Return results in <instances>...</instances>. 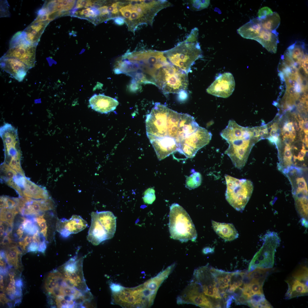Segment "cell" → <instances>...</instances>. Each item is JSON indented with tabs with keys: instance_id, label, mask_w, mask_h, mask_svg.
I'll list each match as a JSON object with an SVG mask.
<instances>
[{
	"instance_id": "obj_45",
	"label": "cell",
	"mask_w": 308,
	"mask_h": 308,
	"mask_svg": "<svg viewBox=\"0 0 308 308\" xmlns=\"http://www.w3.org/2000/svg\"><path fill=\"white\" fill-rule=\"evenodd\" d=\"M33 240V237L27 236L24 238L23 241L20 242L19 245L23 249L25 250L26 246L31 243Z\"/></svg>"
},
{
	"instance_id": "obj_41",
	"label": "cell",
	"mask_w": 308,
	"mask_h": 308,
	"mask_svg": "<svg viewBox=\"0 0 308 308\" xmlns=\"http://www.w3.org/2000/svg\"><path fill=\"white\" fill-rule=\"evenodd\" d=\"M37 223L41 229V232L45 238L46 237L47 227L46 221L42 216H40L36 218Z\"/></svg>"
},
{
	"instance_id": "obj_64",
	"label": "cell",
	"mask_w": 308,
	"mask_h": 308,
	"mask_svg": "<svg viewBox=\"0 0 308 308\" xmlns=\"http://www.w3.org/2000/svg\"><path fill=\"white\" fill-rule=\"evenodd\" d=\"M8 304L9 306L10 307H11L12 306V304L11 303H8Z\"/></svg>"
},
{
	"instance_id": "obj_38",
	"label": "cell",
	"mask_w": 308,
	"mask_h": 308,
	"mask_svg": "<svg viewBox=\"0 0 308 308\" xmlns=\"http://www.w3.org/2000/svg\"><path fill=\"white\" fill-rule=\"evenodd\" d=\"M22 224L24 230L29 234H34L38 231L36 225L30 220L25 219Z\"/></svg>"
},
{
	"instance_id": "obj_57",
	"label": "cell",
	"mask_w": 308,
	"mask_h": 308,
	"mask_svg": "<svg viewBox=\"0 0 308 308\" xmlns=\"http://www.w3.org/2000/svg\"><path fill=\"white\" fill-rule=\"evenodd\" d=\"M288 130L290 132H291L294 127L293 126V123L292 122H289L287 124Z\"/></svg>"
},
{
	"instance_id": "obj_9",
	"label": "cell",
	"mask_w": 308,
	"mask_h": 308,
	"mask_svg": "<svg viewBox=\"0 0 308 308\" xmlns=\"http://www.w3.org/2000/svg\"><path fill=\"white\" fill-rule=\"evenodd\" d=\"M262 247L254 255L250 263L248 271L256 268H273L276 249L279 244V238L277 233L270 232L264 236Z\"/></svg>"
},
{
	"instance_id": "obj_53",
	"label": "cell",
	"mask_w": 308,
	"mask_h": 308,
	"mask_svg": "<svg viewBox=\"0 0 308 308\" xmlns=\"http://www.w3.org/2000/svg\"><path fill=\"white\" fill-rule=\"evenodd\" d=\"M4 224L3 222H0V237L3 236L4 232H5Z\"/></svg>"
},
{
	"instance_id": "obj_32",
	"label": "cell",
	"mask_w": 308,
	"mask_h": 308,
	"mask_svg": "<svg viewBox=\"0 0 308 308\" xmlns=\"http://www.w3.org/2000/svg\"><path fill=\"white\" fill-rule=\"evenodd\" d=\"M17 206L11 208L1 209L0 222H6L12 227L15 216L18 213Z\"/></svg>"
},
{
	"instance_id": "obj_23",
	"label": "cell",
	"mask_w": 308,
	"mask_h": 308,
	"mask_svg": "<svg viewBox=\"0 0 308 308\" xmlns=\"http://www.w3.org/2000/svg\"><path fill=\"white\" fill-rule=\"evenodd\" d=\"M199 126L194 117L187 114H181L175 140L178 145L186 136L194 132Z\"/></svg>"
},
{
	"instance_id": "obj_54",
	"label": "cell",
	"mask_w": 308,
	"mask_h": 308,
	"mask_svg": "<svg viewBox=\"0 0 308 308\" xmlns=\"http://www.w3.org/2000/svg\"><path fill=\"white\" fill-rule=\"evenodd\" d=\"M0 301L3 303L8 302V300L6 298L5 295L4 293L0 294Z\"/></svg>"
},
{
	"instance_id": "obj_6",
	"label": "cell",
	"mask_w": 308,
	"mask_h": 308,
	"mask_svg": "<svg viewBox=\"0 0 308 308\" xmlns=\"http://www.w3.org/2000/svg\"><path fill=\"white\" fill-rule=\"evenodd\" d=\"M226 189V198L236 210L242 211L252 194L254 186L250 180L238 179L226 175L225 176Z\"/></svg>"
},
{
	"instance_id": "obj_52",
	"label": "cell",
	"mask_w": 308,
	"mask_h": 308,
	"mask_svg": "<svg viewBox=\"0 0 308 308\" xmlns=\"http://www.w3.org/2000/svg\"><path fill=\"white\" fill-rule=\"evenodd\" d=\"M23 228L22 224L21 225L17 230V234L19 239L22 237L23 232Z\"/></svg>"
},
{
	"instance_id": "obj_28",
	"label": "cell",
	"mask_w": 308,
	"mask_h": 308,
	"mask_svg": "<svg viewBox=\"0 0 308 308\" xmlns=\"http://www.w3.org/2000/svg\"><path fill=\"white\" fill-rule=\"evenodd\" d=\"M262 29L261 19L258 17L251 20L237 30L242 37L254 40Z\"/></svg>"
},
{
	"instance_id": "obj_43",
	"label": "cell",
	"mask_w": 308,
	"mask_h": 308,
	"mask_svg": "<svg viewBox=\"0 0 308 308\" xmlns=\"http://www.w3.org/2000/svg\"><path fill=\"white\" fill-rule=\"evenodd\" d=\"M248 299L247 297L242 294L241 295L235 297L234 300L237 305H247Z\"/></svg>"
},
{
	"instance_id": "obj_44",
	"label": "cell",
	"mask_w": 308,
	"mask_h": 308,
	"mask_svg": "<svg viewBox=\"0 0 308 308\" xmlns=\"http://www.w3.org/2000/svg\"><path fill=\"white\" fill-rule=\"evenodd\" d=\"M93 4L90 1L78 0L77 2L76 8H81L83 7H86L93 5Z\"/></svg>"
},
{
	"instance_id": "obj_15",
	"label": "cell",
	"mask_w": 308,
	"mask_h": 308,
	"mask_svg": "<svg viewBox=\"0 0 308 308\" xmlns=\"http://www.w3.org/2000/svg\"><path fill=\"white\" fill-rule=\"evenodd\" d=\"M177 304H190L201 308H214L212 301L204 294L199 285L192 280L177 298Z\"/></svg>"
},
{
	"instance_id": "obj_62",
	"label": "cell",
	"mask_w": 308,
	"mask_h": 308,
	"mask_svg": "<svg viewBox=\"0 0 308 308\" xmlns=\"http://www.w3.org/2000/svg\"><path fill=\"white\" fill-rule=\"evenodd\" d=\"M270 139L271 141L272 142H277V140H278L277 137V136H276L272 137H271V138H270Z\"/></svg>"
},
{
	"instance_id": "obj_59",
	"label": "cell",
	"mask_w": 308,
	"mask_h": 308,
	"mask_svg": "<svg viewBox=\"0 0 308 308\" xmlns=\"http://www.w3.org/2000/svg\"><path fill=\"white\" fill-rule=\"evenodd\" d=\"M283 133L284 135V137H289L291 138V132H290L288 130H286L284 131Z\"/></svg>"
},
{
	"instance_id": "obj_36",
	"label": "cell",
	"mask_w": 308,
	"mask_h": 308,
	"mask_svg": "<svg viewBox=\"0 0 308 308\" xmlns=\"http://www.w3.org/2000/svg\"><path fill=\"white\" fill-rule=\"evenodd\" d=\"M190 9L194 11H199L207 8L210 3V0H191L188 3Z\"/></svg>"
},
{
	"instance_id": "obj_47",
	"label": "cell",
	"mask_w": 308,
	"mask_h": 308,
	"mask_svg": "<svg viewBox=\"0 0 308 308\" xmlns=\"http://www.w3.org/2000/svg\"><path fill=\"white\" fill-rule=\"evenodd\" d=\"M39 243L34 240L30 244L28 248V252H35L38 249Z\"/></svg>"
},
{
	"instance_id": "obj_34",
	"label": "cell",
	"mask_w": 308,
	"mask_h": 308,
	"mask_svg": "<svg viewBox=\"0 0 308 308\" xmlns=\"http://www.w3.org/2000/svg\"><path fill=\"white\" fill-rule=\"evenodd\" d=\"M202 177L199 172H194L187 177L186 180L185 187L190 190L199 187L201 184Z\"/></svg>"
},
{
	"instance_id": "obj_3",
	"label": "cell",
	"mask_w": 308,
	"mask_h": 308,
	"mask_svg": "<svg viewBox=\"0 0 308 308\" xmlns=\"http://www.w3.org/2000/svg\"><path fill=\"white\" fill-rule=\"evenodd\" d=\"M169 230L170 237L182 242L189 240L195 242L197 233L194 226L188 213L177 203L170 206Z\"/></svg>"
},
{
	"instance_id": "obj_40",
	"label": "cell",
	"mask_w": 308,
	"mask_h": 308,
	"mask_svg": "<svg viewBox=\"0 0 308 308\" xmlns=\"http://www.w3.org/2000/svg\"><path fill=\"white\" fill-rule=\"evenodd\" d=\"M16 202L13 199L3 196L0 197V208H11L16 206Z\"/></svg>"
},
{
	"instance_id": "obj_8",
	"label": "cell",
	"mask_w": 308,
	"mask_h": 308,
	"mask_svg": "<svg viewBox=\"0 0 308 308\" xmlns=\"http://www.w3.org/2000/svg\"><path fill=\"white\" fill-rule=\"evenodd\" d=\"M170 109L157 102L146 116V131L149 139L168 136L169 117Z\"/></svg>"
},
{
	"instance_id": "obj_11",
	"label": "cell",
	"mask_w": 308,
	"mask_h": 308,
	"mask_svg": "<svg viewBox=\"0 0 308 308\" xmlns=\"http://www.w3.org/2000/svg\"><path fill=\"white\" fill-rule=\"evenodd\" d=\"M212 136L211 132L199 126L179 143L177 151L187 158H193L198 150L210 142Z\"/></svg>"
},
{
	"instance_id": "obj_27",
	"label": "cell",
	"mask_w": 308,
	"mask_h": 308,
	"mask_svg": "<svg viewBox=\"0 0 308 308\" xmlns=\"http://www.w3.org/2000/svg\"><path fill=\"white\" fill-rule=\"evenodd\" d=\"M247 128L239 125L233 120H230L220 135L227 142L231 141L244 137Z\"/></svg>"
},
{
	"instance_id": "obj_5",
	"label": "cell",
	"mask_w": 308,
	"mask_h": 308,
	"mask_svg": "<svg viewBox=\"0 0 308 308\" xmlns=\"http://www.w3.org/2000/svg\"><path fill=\"white\" fill-rule=\"evenodd\" d=\"M91 223L87 237L88 240L96 246L113 237L116 229V218L110 211L92 212Z\"/></svg>"
},
{
	"instance_id": "obj_56",
	"label": "cell",
	"mask_w": 308,
	"mask_h": 308,
	"mask_svg": "<svg viewBox=\"0 0 308 308\" xmlns=\"http://www.w3.org/2000/svg\"><path fill=\"white\" fill-rule=\"evenodd\" d=\"M23 284L22 280L21 279L17 280L15 282V285L17 287H21Z\"/></svg>"
},
{
	"instance_id": "obj_1",
	"label": "cell",
	"mask_w": 308,
	"mask_h": 308,
	"mask_svg": "<svg viewBox=\"0 0 308 308\" xmlns=\"http://www.w3.org/2000/svg\"><path fill=\"white\" fill-rule=\"evenodd\" d=\"M169 63L164 51H127L117 61L114 71L117 74L130 76L133 84H151L156 86L160 70Z\"/></svg>"
},
{
	"instance_id": "obj_19",
	"label": "cell",
	"mask_w": 308,
	"mask_h": 308,
	"mask_svg": "<svg viewBox=\"0 0 308 308\" xmlns=\"http://www.w3.org/2000/svg\"><path fill=\"white\" fill-rule=\"evenodd\" d=\"M1 68L19 82L24 79L30 69L18 59L13 57H3L0 59Z\"/></svg>"
},
{
	"instance_id": "obj_48",
	"label": "cell",
	"mask_w": 308,
	"mask_h": 308,
	"mask_svg": "<svg viewBox=\"0 0 308 308\" xmlns=\"http://www.w3.org/2000/svg\"><path fill=\"white\" fill-rule=\"evenodd\" d=\"M46 247V244L44 241L39 244L38 250L40 252L44 253Z\"/></svg>"
},
{
	"instance_id": "obj_46",
	"label": "cell",
	"mask_w": 308,
	"mask_h": 308,
	"mask_svg": "<svg viewBox=\"0 0 308 308\" xmlns=\"http://www.w3.org/2000/svg\"><path fill=\"white\" fill-rule=\"evenodd\" d=\"M108 6L107 5H104L98 8L100 16L105 17V16L107 17V16L111 15L108 11Z\"/></svg>"
},
{
	"instance_id": "obj_33",
	"label": "cell",
	"mask_w": 308,
	"mask_h": 308,
	"mask_svg": "<svg viewBox=\"0 0 308 308\" xmlns=\"http://www.w3.org/2000/svg\"><path fill=\"white\" fill-rule=\"evenodd\" d=\"M21 252L16 246L9 247L5 253L6 260L11 266L17 267L18 264L19 256Z\"/></svg>"
},
{
	"instance_id": "obj_25",
	"label": "cell",
	"mask_w": 308,
	"mask_h": 308,
	"mask_svg": "<svg viewBox=\"0 0 308 308\" xmlns=\"http://www.w3.org/2000/svg\"><path fill=\"white\" fill-rule=\"evenodd\" d=\"M278 34L277 31L270 32L262 29L254 40L259 43L268 51L275 53L279 42Z\"/></svg>"
},
{
	"instance_id": "obj_17",
	"label": "cell",
	"mask_w": 308,
	"mask_h": 308,
	"mask_svg": "<svg viewBox=\"0 0 308 308\" xmlns=\"http://www.w3.org/2000/svg\"><path fill=\"white\" fill-rule=\"evenodd\" d=\"M87 222L80 216L73 215L69 219L63 218L58 220L56 230L64 237H67L71 234L77 233L87 227Z\"/></svg>"
},
{
	"instance_id": "obj_16",
	"label": "cell",
	"mask_w": 308,
	"mask_h": 308,
	"mask_svg": "<svg viewBox=\"0 0 308 308\" xmlns=\"http://www.w3.org/2000/svg\"><path fill=\"white\" fill-rule=\"evenodd\" d=\"M235 82L232 74L226 72L219 74L206 89L211 95L223 98H227L232 93L235 88Z\"/></svg>"
},
{
	"instance_id": "obj_20",
	"label": "cell",
	"mask_w": 308,
	"mask_h": 308,
	"mask_svg": "<svg viewBox=\"0 0 308 308\" xmlns=\"http://www.w3.org/2000/svg\"><path fill=\"white\" fill-rule=\"evenodd\" d=\"M159 160L164 159L177 151L178 145L175 139L165 136L149 140Z\"/></svg>"
},
{
	"instance_id": "obj_29",
	"label": "cell",
	"mask_w": 308,
	"mask_h": 308,
	"mask_svg": "<svg viewBox=\"0 0 308 308\" xmlns=\"http://www.w3.org/2000/svg\"><path fill=\"white\" fill-rule=\"evenodd\" d=\"M260 19L262 29L270 32L276 31L281 21L279 15L275 12Z\"/></svg>"
},
{
	"instance_id": "obj_60",
	"label": "cell",
	"mask_w": 308,
	"mask_h": 308,
	"mask_svg": "<svg viewBox=\"0 0 308 308\" xmlns=\"http://www.w3.org/2000/svg\"><path fill=\"white\" fill-rule=\"evenodd\" d=\"M3 288V276L0 275V288L1 290H2Z\"/></svg>"
},
{
	"instance_id": "obj_14",
	"label": "cell",
	"mask_w": 308,
	"mask_h": 308,
	"mask_svg": "<svg viewBox=\"0 0 308 308\" xmlns=\"http://www.w3.org/2000/svg\"><path fill=\"white\" fill-rule=\"evenodd\" d=\"M253 138L243 137L227 142L228 147L224 153L230 157L237 169H241L245 166L253 145L251 141Z\"/></svg>"
},
{
	"instance_id": "obj_4",
	"label": "cell",
	"mask_w": 308,
	"mask_h": 308,
	"mask_svg": "<svg viewBox=\"0 0 308 308\" xmlns=\"http://www.w3.org/2000/svg\"><path fill=\"white\" fill-rule=\"evenodd\" d=\"M118 8L119 17L122 16L128 30L133 33L142 24H152L154 19L152 11L142 1H119Z\"/></svg>"
},
{
	"instance_id": "obj_39",
	"label": "cell",
	"mask_w": 308,
	"mask_h": 308,
	"mask_svg": "<svg viewBox=\"0 0 308 308\" xmlns=\"http://www.w3.org/2000/svg\"><path fill=\"white\" fill-rule=\"evenodd\" d=\"M155 190L152 188H149L144 192L143 197L145 203L151 204L155 200L156 197Z\"/></svg>"
},
{
	"instance_id": "obj_10",
	"label": "cell",
	"mask_w": 308,
	"mask_h": 308,
	"mask_svg": "<svg viewBox=\"0 0 308 308\" xmlns=\"http://www.w3.org/2000/svg\"><path fill=\"white\" fill-rule=\"evenodd\" d=\"M36 47L26 41L17 32L11 40L9 49L2 57L17 58L30 69L35 65Z\"/></svg>"
},
{
	"instance_id": "obj_18",
	"label": "cell",
	"mask_w": 308,
	"mask_h": 308,
	"mask_svg": "<svg viewBox=\"0 0 308 308\" xmlns=\"http://www.w3.org/2000/svg\"><path fill=\"white\" fill-rule=\"evenodd\" d=\"M305 170L294 169L285 175L291 183L294 199L308 198L307 180L303 174Z\"/></svg>"
},
{
	"instance_id": "obj_42",
	"label": "cell",
	"mask_w": 308,
	"mask_h": 308,
	"mask_svg": "<svg viewBox=\"0 0 308 308\" xmlns=\"http://www.w3.org/2000/svg\"><path fill=\"white\" fill-rule=\"evenodd\" d=\"M273 13L270 8L267 7H264L259 10L258 13V17L262 19L272 14Z\"/></svg>"
},
{
	"instance_id": "obj_51",
	"label": "cell",
	"mask_w": 308,
	"mask_h": 308,
	"mask_svg": "<svg viewBox=\"0 0 308 308\" xmlns=\"http://www.w3.org/2000/svg\"><path fill=\"white\" fill-rule=\"evenodd\" d=\"M90 10L91 8H88L78 12L80 15H84L86 17H89V13Z\"/></svg>"
},
{
	"instance_id": "obj_7",
	"label": "cell",
	"mask_w": 308,
	"mask_h": 308,
	"mask_svg": "<svg viewBox=\"0 0 308 308\" xmlns=\"http://www.w3.org/2000/svg\"><path fill=\"white\" fill-rule=\"evenodd\" d=\"M188 85V74L170 63L161 69L156 86L165 95L185 91Z\"/></svg>"
},
{
	"instance_id": "obj_24",
	"label": "cell",
	"mask_w": 308,
	"mask_h": 308,
	"mask_svg": "<svg viewBox=\"0 0 308 308\" xmlns=\"http://www.w3.org/2000/svg\"><path fill=\"white\" fill-rule=\"evenodd\" d=\"M21 187L23 189L22 190L23 196L36 199L50 198L46 190L35 184L25 176L22 179Z\"/></svg>"
},
{
	"instance_id": "obj_49",
	"label": "cell",
	"mask_w": 308,
	"mask_h": 308,
	"mask_svg": "<svg viewBox=\"0 0 308 308\" xmlns=\"http://www.w3.org/2000/svg\"><path fill=\"white\" fill-rule=\"evenodd\" d=\"M114 21L116 24L119 25H122L125 23L123 19L120 17L114 19Z\"/></svg>"
},
{
	"instance_id": "obj_50",
	"label": "cell",
	"mask_w": 308,
	"mask_h": 308,
	"mask_svg": "<svg viewBox=\"0 0 308 308\" xmlns=\"http://www.w3.org/2000/svg\"><path fill=\"white\" fill-rule=\"evenodd\" d=\"M214 251V248L207 247L204 248L202 250V252L204 254L209 253H212Z\"/></svg>"
},
{
	"instance_id": "obj_37",
	"label": "cell",
	"mask_w": 308,
	"mask_h": 308,
	"mask_svg": "<svg viewBox=\"0 0 308 308\" xmlns=\"http://www.w3.org/2000/svg\"><path fill=\"white\" fill-rule=\"evenodd\" d=\"M20 156H14L11 157L9 165L17 173L22 176H24V174L21 167L20 163Z\"/></svg>"
},
{
	"instance_id": "obj_13",
	"label": "cell",
	"mask_w": 308,
	"mask_h": 308,
	"mask_svg": "<svg viewBox=\"0 0 308 308\" xmlns=\"http://www.w3.org/2000/svg\"><path fill=\"white\" fill-rule=\"evenodd\" d=\"M308 269L307 265H301L286 280L288 288L285 295L286 299L308 295Z\"/></svg>"
},
{
	"instance_id": "obj_22",
	"label": "cell",
	"mask_w": 308,
	"mask_h": 308,
	"mask_svg": "<svg viewBox=\"0 0 308 308\" xmlns=\"http://www.w3.org/2000/svg\"><path fill=\"white\" fill-rule=\"evenodd\" d=\"M48 21H40L35 19L24 31H20L21 36L32 45L37 46Z\"/></svg>"
},
{
	"instance_id": "obj_12",
	"label": "cell",
	"mask_w": 308,
	"mask_h": 308,
	"mask_svg": "<svg viewBox=\"0 0 308 308\" xmlns=\"http://www.w3.org/2000/svg\"><path fill=\"white\" fill-rule=\"evenodd\" d=\"M83 258L77 254L64 265L63 275L71 285L84 293L90 292L87 286L82 271Z\"/></svg>"
},
{
	"instance_id": "obj_61",
	"label": "cell",
	"mask_w": 308,
	"mask_h": 308,
	"mask_svg": "<svg viewBox=\"0 0 308 308\" xmlns=\"http://www.w3.org/2000/svg\"><path fill=\"white\" fill-rule=\"evenodd\" d=\"M259 134L260 136H261L263 135L264 134H265V132L264 130H261L260 129H258V128H257Z\"/></svg>"
},
{
	"instance_id": "obj_26",
	"label": "cell",
	"mask_w": 308,
	"mask_h": 308,
	"mask_svg": "<svg viewBox=\"0 0 308 308\" xmlns=\"http://www.w3.org/2000/svg\"><path fill=\"white\" fill-rule=\"evenodd\" d=\"M212 224L216 233L225 240L232 241L238 238V232L232 224L220 223L213 220Z\"/></svg>"
},
{
	"instance_id": "obj_21",
	"label": "cell",
	"mask_w": 308,
	"mask_h": 308,
	"mask_svg": "<svg viewBox=\"0 0 308 308\" xmlns=\"http://www.w3.org/2000/svg\"><path fill=\"white\" fill-rule=\"evenodd\" d=\"M89 102L92 109L105 114L114 110L119 104L116 99L103 94H94L90 98Z\"/></svg>"
},
{
	"instance_id": "obj_35",
	"label": "cell",
	"mask_w": 308,
	"mask_h": 308,
	"mask_svg": "<svg viewBox=\"0 0 308 308\" xmlns=\"http://www.w3.org/2000/svg\"><path fill=\"white\" fill-rule=\"evenodd\" d=\"M1 178L6 183L17 176V173L5 163L1 165Z\"/></svg>"
},
{
	"instance_id": "obj_55",
	"label": "cell",
	"mask_w": 308,
	"mask_h": 308,
	"mask_svg": "<svg viewBox=\"0 0 308 308\" xmlns=\"http://www.w3.org/2000/svg\"><path fill=\"white\" fill-rule=\"evenodd\" d=\"M21 287H18L17 289H16L14 294L15 296L17 297H20L21 296Z\"/></svg>"
},
{
	"instance_id": "obj_58",
	"label": "cell",
	"mask_w": 308,
	"mask_h": 308,
	"mask_svg": "<svg viewBox=\"0 0 308 308\" xmlns=\"http://www.w3.org/2000/svg\"><path fill=\"white\" fill-rule=\"evenodd\" d=\"M270 135L271 137L277 136L276 130L272 128L270 131Z\"/></svg>"
},
{
	"instance_id": "obj_63",
	"label": "cell",
	"mask_w": 308,
	"mask_h": 308,
	"mask_svg": "<svg viewBox=\"0 0 308 308\" xmlns=\"http://www.w3.org/2000/svg\"><path fill=\"white\" fill-rule=\"evenodd\" d=\"M6 265V264L5 262L2 260V259H0V265L1 266L3 267H5Z\"/></svg>"
},
{
	"instance_id": "obj_2",
	"label": "cell",
	"mask_w": 308,
	"mask_h": 308,
	"mask_svg": "<svg viewBox=\"0 0 308 308\" xmlns=\"http://www.w3.org/2000/svg\"><path fill=\"white\" fill-rule=\"evenodd\" d=\"M198 29L192 30L187 38L173 48L164 51L168 61L184 72L191 71L194 62L202 56V51L198 41Z\"/></svg>"
},
{
	"instance_id": "obj_30",
	"label": "cell",
	"mask_w": 308,
	"mask_h": 308,
	"mask_svg": "<svg viewBox=\"0 0 308 308\" xmlns=\"http://www.w3.org/2000/svg\"><path fill=\"white\" fill-rule=\"evenodd\" d=\"M181 113L170 109L169 117L168 136L176 139L177 135L178 126Z\"/></svg>"
},
{
	"instance_id": "obj_31",
	"label": "cell",
	"mask_w": 308,
	"mask_h": 308,
	"mask_svg": "<svg viewBox=\"0 0 308 308\" xmlns=\"http://www.w3.org/2000/svg\"><path fill=\"white\" fill-rule=\"evenodd\" d=\"M247 305L252 308H272V306L266 299L264 294H256L248 299Z\"/></svg>"
}]
</instances>
